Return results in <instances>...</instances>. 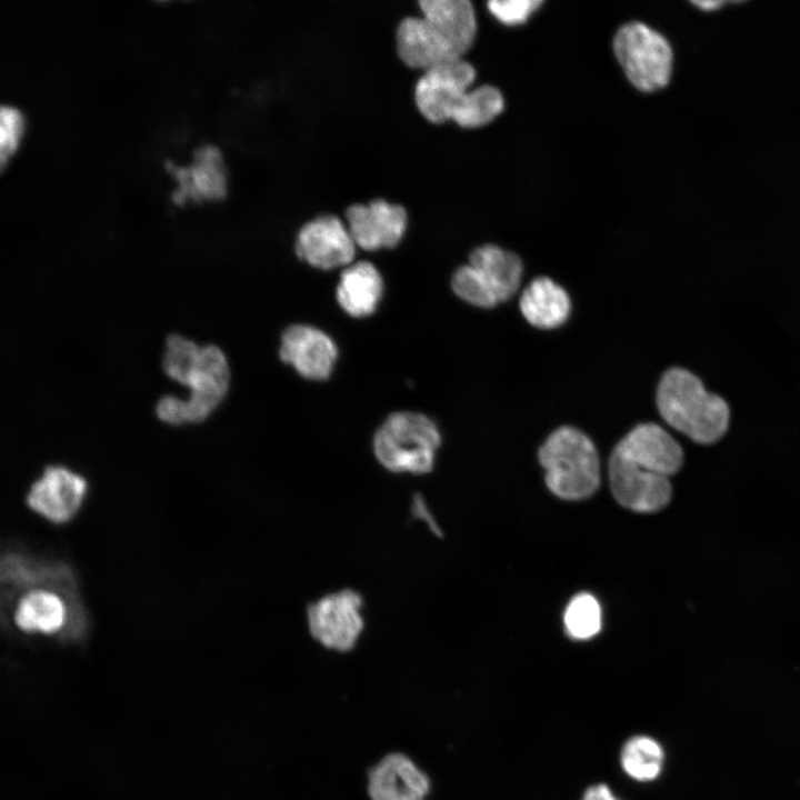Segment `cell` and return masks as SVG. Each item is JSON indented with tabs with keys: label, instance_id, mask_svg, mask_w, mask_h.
<instances>
[{
	"label": "cell",
	"instance_id": "obj_21",
	"mask_svg": "<svg viewBox=\"0 0 800 800\" xmlns=\"http://www.w3.org/2000/svg\"><path fill=\"white\" fill-rule=\"evenodd\" d=\"M563 622L567 634L573 640L583 641L596 637L602 626L599 601L588 592L574 596L564 610Z\"/></svg>",
	"mask_w": 800,
	"mask_h": 800
},
{
	"label": "cell",
	"instance_id": "obj_7",
	"mask_svg": "<svg viewBox=\"0 0 800 800\" xmlns=\"http://www.w3.org/2000/svg\"><path fill=\"white\" fill-rule=\"evenodd\" d=\"M441 434L426 414L398 411L387 417L373 436L378 462L394 473L426 474L432 471Z\"/></svg>",
	"mask_w": 800,
	"mask_h": 800
},
{
	"label": "cell",
	"instance_id": "obj_5",
	"mask_svg": "<svg viewBox=\"0 0 800 800\" xmlns=\"http://www.w3.org/2000/svg\"><path fill=\"white\" fill-rule=\"evenodd\" d=\"M162 368L169 378L190 388L189 399L183 400L184 423L202 422L229 389L228 361L214 344L199 347L184 337L170 334Z\"/></svg>",
	"mask_w": 800,
	"mask_h": 800
},
{
	"label": "cell",
	"instance_id": "obj_20",
	"mask_svg": "<svg viewBox=\"0 0 800 800\" xmlns=\"http://www.w3.org/2000/svg\"><path fill=\"white\" fill-rule=\"evenodd\" d=\"M663 761L664 753L661 746L647 736L630 738L620 753L622 770L639 782L654 780L661 772Z\"/></svg>",
	"mask_w": 800,
	"mask_h": 800
},
{
	"label": "cell",
	"instance_id": "obj_14",
	"mask_svg": "<svg viewBox=\"0 0 800 800\" xmlns=\"http://www.w3.org/2000/svg\"><path fill=\"white\" fill-rule=\"evenodd\" d=\"M279 357L303 378L327 379L338 357L333 340L320 329L292 324L281 336Z\"/></svg>",
	"mask_w": 800,
	"mask_h": 800
},
{
	"label": "cell",
	"instance_id": "obj_17",
	"mask_svg": "<svg viewBox=\"0 0 800 800\" xmlns=\"http://www.w3.org/2000/svg\"><path fill=\"white\" fill-rule=\"evenodd\" d=\"M519 308L524 319L539 329L563 324L571 311L567 291L549 277L534 278L522 291Z\"/></svg>",
	"mask_w": 800,
	"mask_h": 800
},
{
	"label": "cell",
	"instance_id": "obj_23",
	"mask_svg": "<svg viewBox=\"0 0 800 800\" xmlns=\"http://www.w3.org/2000/svg\"><path fill=\"white\" fill-rule=\"evenodd\" d=\"M23 130V120L12 107H2L0 114V160L3 164L17 150Z\"/></svg>",
	"mask_w": 800,
	"mask_h": 800
},
{
	"label": "cell",
	"instance_id": "obj_19",
	"mask_svg": "<svg viewBox=\"0 0 800 800\" xmlns=\"http://www.w3.org/2000/svg\"><path fill=\"white\" fill-rule=\"evenodd\" d=\"M424 17L462 54L469 50L477 33L472 4L468 0H421Z\"/></svg>",
	"mask_w": 800,
	"mask_h": 800
},
{
	"label": "cell",
	"instance_id": "obj_4",
	"mask_svg": "<svg viewBox=\"0 0 800 800\" xmlns=\"http://www.w3.org/2000/svg\"><path fill=\"white\" fill-rule=\"evenodd\" d=\"M656 403L662 420L694 443L714 444L728 432V402L686 368L672 367L661 376Z\"/></svg>",
	"mask_w": 800,
	"mask_h": 800
},
{
	"label": "cell",
	"instance_id": "obj_18",
	"mask_svg": "<svg viewBox=\"0 0 800 800\" xmlns=\"http://www.w3.org/2000/svg\"><path fill=\"white\" fill-rule=\"evenodd\" d=\"M383 293V280L368 261L349 264L337 286L339 306L350 316L361 318L374 312Z\"/></svg>",
	"mask_w": 800,
	"mask_h": 800
},
{
	"label": "cell",
	"instance_id": "obj_15",
	"mask_svg": "<svg viewBox=\"0 0 800 800\" xmlns=\"http://www.w3.org/2000/svg\"><path fill=\"white\" fill-rule=\"evenodd\" d=\"M429 790L428 776L400 752L384 756L368 773L371 800H426Z\"/></svg>",
	"mask_w": 800,
	"mask_h": 800
},
{
	"label": "cell",
	"instance_id": "obj_25",
	"mask_svg": "<svg viewBox=\"0 0 800 800\" xmlns=\"http://www.w3.org/2000/svg\"><path fill=\"white\" fill-rule=\"evenodd\" d=\"M156 413L166 423L172 426L183 424V400L173 396H166L158 401Z\"/></svg>",
	"mask_w": 800,
	"mask_h": 800
},
{
	"label": "cell",
	"instance_id": "obj_3",
	"mask_svg": "<svg viewBox=\"0 0 800 800\" xmlns=\"http://www.w3.org/2000/svg\"><path fill=\"white\" fill-rule=\"evenodd\" d=\"M474 78V68L462 59L424 71L414 89L419 111L433 123L453 120L477 128L491 122L503 109V97L488 84L469 90Z\"/></svg>",
	"mask_w": 800,
	"mask_h": 800
},
{
	"label": "cell",
	"instance_id": "obj_22",
	"mask_svg": "<svg viewBox=\"0 0 800 800\" xmlns=\"http://www.w3.org/2000/svg\"><path fill=\"white\" fill-rule=\"evenodd\" d=\"M188 189L197 196L220 197L226 190V174L217 152L206 151L186 173Z\"/></svg>",
	"mask_w": 800,
	"mask_h": 800
},
{
	"label": "cell",
	"instance_id": "obj_2",
	"mask_svg": "<svg viewBox=\"0 0 800 800\" xmlns=\"http://www.w3.org/2000/svg\"><path fill=\"white\" fill-rule=\"evenodd\" d=\"M684 462L680 443L661 426L643 422L632 428L614 446L608 460V481L612 497L637 513H654L672 499L670 477Z\"/></svg>",
	"mask_w": 800,
	"mask_h": 800
},
{
	"label": "cell",
	"instance_id": "obj_1",
	"mask_svg": "<svg viewBox=\"0 0 800 800\" xmlns=\"http://www.w3.org/2000/svg\"><path fill=\"white\" fill-rule=\"evenodd\" d=\"M0 577L6 630L59 643L88 639L90 614L77 572L68 561L12 542L2 550Z\"/></svg>",
	"mask_w": 800,
	"mask_h": 800
},
{
	"label": "cell",
	"instance_id": "obj_11",
	"mask_svg": "<svg viewBox=\"0 0 800 800\" xmlns=\"http://www.w3.org/2000/svg\"><path fill=\"white\" fill-rule=\"evenodd\" d=\"M86 477L62 464H49L30 484L26 506L48 523L64 526L80 513L89 494Z\"/></svg>",
	"mask_w": 800,
	"mask_h": 800
},
{
	"label": "cell",
	"instance_id": "obj_26",
	"mask_svg": "<svg viewBox=\"0 0 800 800\" xmlns=\"http://www.w3.org/2000/svg\"><path fill=\"white\" fill-rule=\"evenodd\" d=\"M581 800H620L607 784L599 783L588 788Z\"/></svg>",
	"mask_w": 800,
	"mask_h": 800
},
{
	"label": "cell",
	"instance_id": "obj_24",
	"mask_svg": "<svg viewBox=\"0 0 800 800\" xmlns=\"http://www.w3.org/2000/svg\"><path fill=\"white\" fill-rule=\"evenodd\" d=\"M542 2L540 0H493L488 2L490 12L502 23H523Z\"/></svg>",
	"mask_w": 800,
	"mask_h": 800
},
{
	"label": "cell",
	"instance_id": "obj_10",
	"mask_svg": "<svg viewBox=\"0 0 800 800\" xmlns=\"http://www.w3.org/2000/svg\"><path fill=\"white\" fill-rule=\"evenodd\" d=\"M363 599L352 589L322 596L307 609L311 637L322 647L338 652L354 648L363 629Z\"/></svg>",
	"mask_w": 800,
	"mask_h": 800
},
{
	"label": "cell",
	"instance_id": "obj_9",
	"mask_svg": "<svg viewBox=\"0 0 800 800\" xmlns=\"http://www.w3.org/2000/svg\"><path fill=\"white\" fill-rule=\"evenodd\" d=\"M614 54L630 82L642 91L664 87L672 68L669 42L641 22L622 26L614 36Z\"/></svg>",
	"mask_w": 800,
	"mask_h": 800
},
{
	"label": "cell",
	"instance_id": "obj_12",
	"mask_svg": "<svg viewBox=\"0 0 800 800\" xmlns=\"http://www.w3.org/2000/svg\"><path fill=\"white\" fill-rule=\"evenodd\" d=\"M356 243L348 227L336 216H320L307 222L296 240L297 256L319 269L349 266Z\"/></svg>",
	"mask_w": 800,
	"mask_h": 800
},
{
	"label": "cell",
	"instance_id": "obj_8",
	"mask_svg": "<svg viewBox=\"0 0 800 800\" xmlns=\"http://www.w3.org/2000/svg\"><path fill=\"white\" fill-rule=\"evenodd\" d=\"M522 271V261L516 253L484 244L471 252L468 264L456 270L451 286L466 302L493 308L517 292Z\"/></svg>",
	"mask_w": 800,
	"mask_h": 800
},
{
	"label": "cell",
	"instance_id": "obj_6",
	"mask_svg": "<svg viewBox=\"0 0 800 800\" xmlns=\"http://www.w3.org/2000/svg\"><path fill=\"white\" fill-rule=\"evenodd\" d=\"M548 489L558 498L579 501L599 488L601 468L592 440L581 430L562 426L552 431L538 451Z\"/></svg>",
	"mask_w": 800,
	"mask_h": 800
},
{
	"label": "cell",
	"instance_id": "obj_13",
	"mask_svg": "<svg viewBox=\"0 0 800 800\" xmlns=\"http://www.w3.org/2000/svg\"><path fill=\"white\" fill-rule=\"evenodd\" d=\"M347 227L357 247L364 250L392 248L402 239L408 223L406 209L383 199L350 206Z\"/></svg>",
	"mask_w": 800,
	"mask_h": 800
},
{
	"label": "cell",
	"instance_id": "obj_16",
	"mask_svg": "<svg viewBox=\"0 0 800 800\" xmlns=\"http://www.w3.org/2000/svg\"><path fill=\"white\" fill-rule=\"evenodd\" d=\"M397 50L411 68L424 71L462 59L451 43L424 18L402 19L396 32Z\"/></svg>",
	"mask_w": 800,
	"mask_h": 800
}]
</instances>
